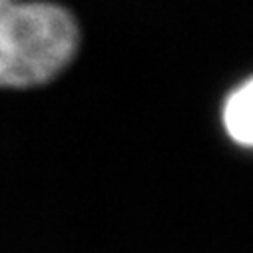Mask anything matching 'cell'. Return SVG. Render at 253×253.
<instances>
[{
	"label": "cell",
	"mask_w": 253,
	"mask_h": 253,
	"mask_svg": "<svg viewBox=\"0 0 253 253\" xmlns=\"http://www.w3.org/2000/svg\"><path fill=\"white\" fill-rule=\"evenodd\" d=\"M76 16L50 0H0V88L52 82L76 58Z\"/></svg>",
	"instance_id": "cell-1"
},
{
	"label": "cell",
	"mask_w": 253,
	"mask_h": 253,
	"mask_svg": "<svg viewBox=\"0 0 253 253\" xmlns=\"http://www.w3.org/2000/svg\"><path fill=\"white\" fill-rule=\"evenodd\" d=\"M223 126L233 142L253 148V78L241 84L225 102Z\"/></svg>",
	"instance_id": "cell-2"
}]
</instances>
